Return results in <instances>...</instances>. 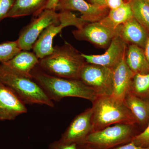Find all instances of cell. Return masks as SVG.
Listing matches in <instances>:
<instances>
[{"label":"cell","mask_w":149,"mask_h":149,"mask_svg":"<svg viewBox=\"0 0 149 149\" xmlns=\"http://www.w3.org/2000/svg\"><path fill=\"white\" fill-rule=\"evenodd\" d=\"M124 103L136 120L141 123L149 118V102L128 92L125 96Z\"/></svg>","instance_id":"obj_19"},{"label":"cell","mask_w":149,"mask_h":149,"mask_svg":"<svg viewBox=\"0 0 149 149\" xmlns=\"http://www.w3.org/2000/svg\"><path fill=\"white\" fill-rule=\"evenodd\" d=\"M40 60L34 53L21 50L10 60L3 64L19 74L33 79L32 71L39 64Z\"/></svg>","instance_id":"obj_16"},{"label":"cell","mask_w":149,"mask_h":149,"mask_svg":"<svg viewBox=\"0 0 149 149\" xmlns=\"http://www.w3.org/2000/svg\"><path fill=\"white\" fill-rule=\"evenodd\" d=\"M21 50L17 40L0 44V63H5L10 60Z\"/></svg>","instance_id":"obj_23"},{"label":"cell","mask_w":149,"mask_h":149,"mask_svg":"<svg viewBox=\"0 0 149 149\" xmlns=\"http://www.w3.org/2000/svg\"><path fill=\"white\" fill-rule=\"evenodd\" d=\"M119 36L128 45H136L144 49L149 32L133 17L120 25Z\"/></svg>","instance_id":"obj_15"},{"label":"cell","mask_w":149,"mask_h":149,"mask_svg":"<svg viewBox=\"0 0 149 149\" xmlns=\"http://www.w3.org/2000/svg\"><path fill=\"white\" fill-rule=\"evenodd\" d=\"M77 149H91V148L86 144H80L77 145Z\"/></svg>","instance_id":"obj_32"},{"label":"cell","mask_w":149,"mask_h":149,"mask_svg":"<svg viewBox=\"0 0 149 149\" xmlns=\"http://www.w3.org/2000/svg\"><path fill=\"white\" fill-rule=\"evenodd\" d=\"M79 79L92 88L98 96L112 95L111 68L86 62L80 69Z\"/></svg>","instance_id":"obj_7"},{"label":"cell","mask_w":149,"mask_h":149,"mask_svg":"<svg viewBox=\"0 0 149 149\" xmlns=\"http://www.w3.org/2000/svg\"><path fill=\"white\" fill-rule=\"evenodd\" d=\"M85 63L82 53L65 42L63 45L54 47L52 53L40 59L38 65L43 71L51 75L79 79L80 69Z\"/></svg>","instance_id":"obj_2"},{"label":"cell","mask_w":149,"mask_h":149,"mask_svg":"<svg viewBox=\"0 0 149 149\" xmlns=\"http://www.w3.org/2000/svg\"><path fill=\"white\" fill-rule=\"evenodd\" d=\"M60 22L47 27L40 35L33 46L34 53L40 59L52 53L54 50L53 42L56 35L65 27L72 26L80 29L87 22L76 16L70 11H60Z\"/></svg>","instance_id":"obj_5"},{"label":"cell","mask_w":149,"mask_h":149,"mask_svg":"<svg viewBox=\"0 0 149 149\" xmlns=\"http://www.w3.org/2000/svg\"><path fill=\"white\" fill-rule=\"evenodd\" d=\"M131 0H126V1H127L128 2H129L130 1H131Z\"/></svg>","instance_id":"obj_34"},{"label":"cell","mask_w":149,"mask_h":149,"mask_svg":"<svg viewBox=\"0 0 149 149\" xmlns=\"http://www.w3.org/2000/svg\"><path fill=\"white\" fill-rule=\"evenodd\" d=\"M48 149H77V145L65 143L59 140L51 143Z\"/></svg>","instance_id":"obj_26"},{"label":"cell","mask_w":149,"mask_h":149,"mask_svg":"<svg viewBox=\"0 0 149 149\" xmlns=\"http://www.w3.org/2000/svg\"><path fill=\"white\" fill-rule=\"evenodd\" d=\"M125 60L128 67L135 74L149 73V63L143 48L136 45H128Z\"/></svg>","instance_id":"obj_17"},{"label":"cell","mask_w":149,"mask_h":149,"mask_svg":"<svg viewBox=\"0 0 149 149\" xmlns=\"http://www.w3.org/2000/svg\"><path fill=\"white\" fill-rule=\"evenodd\" d=\"M128 44L119 36H116L105 52L100 55H87L82 53L88 63L98 65L113 69L125 58Z\"/></svg>","instance_id":"obj_10"},{"label":"cell","mask_w":149,"mask_h":149,"mask_svg":"<svg viewBox=\"0 0 149 149\" xmlns=\"http://www.w3.org/2000/svg\"><path fill=\"white\" fill-rule=\"evenodd\" d=\"M111 149H149V147H143L138 146L131 141L128 143Z\"/></svg>","instance_id":"obj_28"},{"label":"cell","mask_w":149,"mask_h":149,"mask_svg":"<svg viewBox=\"0 0 149 149\" xmlns=\"http://www.w3.org/2000/svg\"><path fill=\"white\" fill-rule=\"evenodd\" d=\"M144 52H145V55L146 57L147 60L149 63V37L147 41L146 44L144 48Z\"/></svg>","instance_id":"obj_31"},{"label":"cell","mask_w":149,"mask_h":149,"mask_svg":"<svg viewBox=\"0 0 149 149\" xmlns=\"http://www.w3.org/2000/svg\"><path fill=\"white\" fill-rule=\"evenodd\" d=\"M93 103L92 132L113 124L132 125L136 120L124 101L112 95L99 96Z\"/></svg>","instance_id":"obj_3"},{"label":"cell","mask_w":149,"mask_h":149,"mask_svg":"<svg viewBox=\"0 0 149 149\" xmlns=\"http://www.w3.org/2000/svg\"><path fill=\"white\" fill-rule=\"evenodd\" d=\"M145 1L149 5V0H145Z\"/></svg>","instance_id":"obj_33"},{"label":"cell","mask_w":149,"mask_h":149,"mask_svg":"<svg viewBox=\"0 0 149 149\" xmlns=\"http://www.w3.org/2000/svg\"><path fill=\"white\" fill-rule=\"evenodd\" d=\"M131 142L140 146L149 147V123L145 130L142 133L134 136Z\"/></svg>","instance_id":"obj_24"},{"label":"cell","mask_w":149,"mask_h":149,"mask_svg":"<svg viewBox=\"0 0 149 149\" xmlns=\"http://www.w3.org/2000/svg\"><path fill=\"white\" fill-rule=\"evenodd\" d=\"M32 78L52 101L59 102L67 97L80 98L95 101L98 95L79 79L56 77L35 68Z\"/></svg>","instance_id":"obj_1"},{"label":"cell","mask_w":149,"mask_h":149,"mask_svg":"<svg viewBox=\"0 0 149 149\" xmlns=\"http://www.w3.org/2000/svg\"><path fill=\"white\" fill-rule=\"evenodd\" d=\"M134 18L149 32V5L145 0L129 2Z\"/></svg>","instance_id":"obj_21"},{"label":"cell","mask_w":149,"mask_h":149,"mask_svg":"<svg viewBox=\"0 0 149 149\" xmlns=\"http://www.w3.org/2000/svg\"><path fill=\"white\" fill-rule=\"evenodd\" d=\"M92 107L74 117L59 139L65 143L82 144L87 136L93 132Z\"/></svg>","instance_id":"obj_11"},{"label":"cell","mask_w":149,"mask_h":149,"mask_svg":"<svg viewBox=\"0 0 149 149\" xmlns=\"http://www.w3.org/2000/svg\"><path fill=\"white\" fill-rule=\"evenodd\" d=\"M55 10L80 12L81 18L88 22L100 21L109 12L107 7L92 4L86 0H60Z\"/></svg>","instance_id":"obj_12"},{"label":"cell","mask_w":149,"mask_h":149,"mask_svg":"<svg viewBox=\"0 0 149 149\" xmlns=\"http://www.w3.org/2000/svg\"><path fill=\"white\" fill-rule=\"evenodd\" d=\"M47 0H15L7 17L16 18L32 15L37 16L42 11Z\"/></svg>","instance_id":"obj_18"},{"label":"cell","mask_w":149,"mask_h":149,"mask_svg":"<svg viewBox=\"0 0 149 149\" xmlns=\"http://www.w3.org/2000/svg\"><path fill=\"white\" fill-rule=\"evenodd\" d=\"M129 92L135 95H144L149 93V73L135 74Z\"/></svg>","instance_id":"obj_22"},{"label":"cell","mask_w":149,"mask_h":149,"mask_svg":"<svg viewBox=\"0 0 149 149\" xmlns=\"http://www.w3.org/2000/svg\"><path fill=\"white\" fill-rule=\"evenodd\" d=\"M133 17L130 3L127 2L117 8L110 10L107 16L99 22L108 27L116 28Z\"/></svg>","instance_id":"obj_20"},{"label":"cell","mask_w":149,"mask_h":149,"mask_svg":"<svg viewBox=\"0 0 149 149\" xmlns=\"http://www.w3.org/2000/svg\"><path fill=\"white\" fill-rule=\"evenodd\" d=\"M134 136L132 125L116 124L92 132L82 144L91 149H111L131 142Z\"/></svg>","instance_id":"obj_6"},{"label":"cell","mask_w":149,"mask_h":149,"mask_svg":"<svg viewBox=\"0 0 149 149\" xmlns=\"http://www.w3.org/2000/svg\"><path fill=\"white\" fill-rule=\"evenodd\" d=\"M113 70V93L112 95L123 101L130 91L135 74L129 68L123 59Z\"/></svg>","instance_id":"obj_14"},{"label":"cell","mask_w":149,"mask_h":149,"mask_svg":"<svg viewBox=\"0 0 149 149\" xmlns=\"http://www.w3.org/2000/svg\"><path fill=\"white\" fill-rule=\"evenodd\" d=\"M15 0H0V22L7 17Z\"/></svg>","instance_id":"obj_25"},{"label":"cell","mask_w":149,"mask_h":149,"mask_svg":"<svg viewBox=\"0 0 149 149\" xmlns=\"http://www.w3.org/2000/svg\"><path fill=\"white\" fill-rule=\"evenodd\" d=\"M59 13L55 10H45L41 12L20 32L17 40L22 50L29 51L38 37L51 24L60 22Z\"/></svg>","instance_id":"obj_8"},{"label":"cell","mask_w":149,"mask_h":149,"mask_svg":"<svg viewBox=\"0 0 149 149\" xmlns=\"http://www.w3.org/2000/svg\"><path fill=\"white\" fill-rule=\"evenodd\" d=\"M0 82L11 89L25 104L54 107L53 101L35 80L18 74L3 63L0 64Z\"/></svg>","instance_id":"obj_4"},{"label":"cell","mask_w":149,"mask_h":149,"mask_svg":"<svg viewBox=\"0 0 149 149\" xmlns=\"http://www.w3.org/2000/svg\"><path fill=\"white\" fill-rule=\"evenodd\" d=\"M120 28V25L112 28L100 22H88L80 29L73 30L72 33L76 40L87 41L97 47L106 49L113 38L119 35Z\"/></svg>","instance_id":"obj_9"},{"label":"cell","mask_w":149,"mask_h":149,"mask_svg":"<svg viewBox=\"0 0 149 149\" xmlns=\"http://www.w3.org/2000/svg\"><path fill=\"white\" fill-rule=\"evenodd\" d=\"M59 1L60 0H47L43 10H55L56 7Z\"/></svg>","instance_id":"obj_29"},{"label":"cell","mask_w":149,"mask_h":149,"mask_svg":"<svg viewBox=\"0 0 149 149\" xmlns=\"http://www.w3.org/2000/svg\"><path fill=\"white\" fill-rule=\"evenodd\" d=\"M27 111L26 104L21 99L0 82V120H13Z\"/></svg>","instance_id":"obj_13"},{"label":"cell","mask_w":149,"mask_h":149,"mask_svg":"<svg viewBox=\"0 0 149 149\" xmlns=\"http://www.w3.org/2000/svg\"><path fill=\"white\" fill-rule=\"evenodd\" d=\"M87 1L95 5L106 6L105 0H86Z\"/></svg>","instance_id":"obj_30"},{"label":"cell","mask_w":149,"mask_h":149,"mask_svg":"<svg viewBox=\"0 0 149 149\" xmlns=\"http://www.w3.org/2000/svg\"><path fill=\"white\" fill-rule=\"evenodd\" d=\"M127 2L126 0H105L106 6L109 10L117 8Z\"/></svg>","instance_id":"obj_27"}]
</instances>
